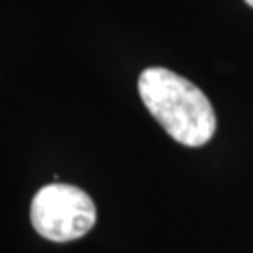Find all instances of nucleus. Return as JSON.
Instances as JSON below:
<instances>
[{
  "label": "nucleus",
  "instance_id": "nucleus-1",
  "mask_svg": "<svg viewBox=\"0 0 253 253\" xmlns=\"http://www.w3.org/2000/svg\"><path fill=\"white\" fill-rule=\"evenodd\" d=\"M139 96L156 122L180 145L203 146L216 131V113L208 98L171 70H145L139 77Z\"/></svg>",
  "mask_w": 253,
  "mask_h": 253
},
{
  "label": "nucleus",
  "instance_id": "nucleus-2",
  "mask_svg": "<svg viewBox=\"0 0 253 253\" xmlns=\"http://www.w3.org/2000/svg\"><path fill=\"white\" fill-rule=\"evenodd\" d=\"M30 223L51 242H72L84 236L96 223V207L88 193L70 184H49L30 205Z\"/></svg>",
  "mask_w": 253,
  "mask_h": 253
},
{
  "label": "nucleus",
  "instance_id": "nucleus-3",
  "mask_svg": "<svg viewBox=\"0 0 253 253\" xmlns=\"http://www.w3.org/2000/svg\"><path fill=\"white\" fill-rule=\"evenodd\" d=\"M244 2L248 4V6H252V8H253V0H244Z\"/></svg>",
  "mask_w": 253,
  "mask_h": 253
}]
</instances>
